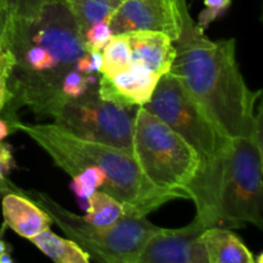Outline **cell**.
I'll use <instances>...</instances> for the list:
<instances>
[{
    "mask_svg": "<svg viewBox=\"0 0 263 263\" xmlns=\"http://www.w3.org/2000/svg\"><path fill=\"white\" fill-rule=\"evenodd\" d=\"M3 46L13 57L9 100L0 115L15 120L20 108L53 116L64 103L62 80L85 53L82 37L63 0H48L36 17L7 21Z\"/></svg>",
    "mask_w": 263,
    "mask_h": 263,
    "instance_id": "6da1fadb",
    "label": "cell"
},
{
    "mask_svg": "<svg viewBox=\"0 0 263 263\" xmlns=\"http://www.w3.org/2000/svg\"><path fill=\"white\" fill-rule=\"evenodd\" d=\"M181 31L174 41V74L204 115L228 138H253L256 103L262 91L248 87L236 61L235 39L211 40L197 25L186 0H177Z\"/></svg>",
    "mask_w": 263,
    "mask_h": 263,
    "instance_id": "7a4b0ae2",
    "label": "cell"
},
{
    "mask_svg": "<svg viewBox=\"0 0 263 263\" xmlns=\"http://www.w3.org/2000/svg\"><path fill=\"white\" fill-rule=\"evenodd\" d=\"M12 126L13 131L32 139L71 177L89 166L99 167L105 175L100 190L122 203L127 216L145 217L170 200L186 199L182 193L152 184L134 157L122 149L79 138L55 123H23L15 120Z\"/></svg>",
    "mask_w": 263,
    "mask_h": 263,
    "instance_id": "3957f363",
    "label": "cell"
},
{
    "mask_svg": "<svg viewBox=\"0 0 263 263\" xmlns=\"http://www.w3.org/2000/svg\"><path fill=\"white\" fill-rule=\"evenodd\" d=\"M144 108L163 121L197 153L199 170L189 187V199L197 208L195 217L205 228L217 226L221 172L233 139L216 127L170 72L161 76L152 99Z\"/></svg>",
    "mask_w": 263,
    "mask_h": 263,
    "instance_id": "277c9868",
    "label": "cell"
},
{
    "mask_svg": "<svg viewBox=\"0 0 263 263\" xmlns=\"http://www.w3.org/2000/svg\"><path fill=\"white\" fill-rule=\"evenodd\" d=\"M25 195L45 211L68 239L79 244L95 263H136L144 244L159 229L146 217L125 215L110 226H94L37 190Z\"/></svg>",
    "mask_w": 263,
    "mask_h": 263,
    "instance_id": "5b68a950",
    "label": "cell"
},
{
    "mask_svg": "<svg viewBox=\"0 0 263 263\" xmlns=\"http://www.w3.org/2000/svg\"><path fill=\"white\" fill-rule=\"evenodd\" d=\"M133 157L152 184L176 190L189 199L199 158L181 136L144 107L134 116Z\"/></svg>",
    "mask_w": 263,
    "mask_h": 263,
    "instance_id": "8992f818",
    "label": "cell"
},
{
    "mask_svg": "<svg viewBox=\"0 0 263 263\" xmlns=\"http://www.w3.org/2000/svg\"><path fill=\"white\" fill-rule=\"evenodd\" d=\"M262 167L263 153L251 139L231 140L218 187V228L239 229L251 223L263 229Z\"/></svg>",
    "mask_w": 263,
    "mask_h": 263,
    "instance_id": "52a82bcc",
    "label": "cell"
},
{
    "mask_svg": "<svg viewBox=\"0 0 263 263\" xmlns=\"http://www.w3.org/2000/svg\"><path fill=\"white\" fill-rule=\"evenodd\" d=\"M51 117L54 123L86 140L108 144L133 156L134 116L105 102L90 87L82 97L66 100Z\"/></svg>",
    "mask_w": 263,
    "mask_h": 263,
    "instance_id": "ba28073f",
    "label": "cell"
},
{
    "mask_svg": "<svg viewBox=\"0 0 263 263\" xmlns=\"http://www.w3.org/2000/svg\"><path fill=\"white\" fill-rule=\"evenodd\" d=\"M109 26L113 35L154 31L176 41L181 31L177 0H122Z\"/></svg>",
    "mask_w": 263,
    "mask_h": 263,
    "instance_id": "9c48e42d",
    "label": "cell"
},
{
    "mask_svg": "<svg viewBox=\"0 0 263 263\" xmlns=\"http://www.w3.org/2000/svg\"><path fill=\"white\" fill-rule=\"evenodd\" d=\"M205 229L197 217L184 228H159L144 244L136 263H198L197 240Z\"/></svg>",
    "mask_w": 263,
    "mask_h": 263,
    "instance_id": "30bf717a",
    "label": "cell"
},
{
    "mask_svg": "<svg viewBox=\"0 0 263 263\" xmlns=\"http://www.w3.org/2000/svg\"><path fill=\"white\" fill-rule=\"evenodd\" d=\"M161 76L145 66L131 63L130 67L113 77L100 74L98 81V95L105 102L118 105L123 109L144 107L152 99Z\"/></svg>",
    "mask_w": 263,
    "mask_h": 263,
    "instance_id": "8fae6325",
    "label": "cell"
},
{
    "mask_svg": "<svg viewBox=\"0 0 263 263\" xmlns=\"http://www.w3.org/2000/svg\"><path fill=\"white\" fill-rule=\"evenodd\" d=\"M4 226L31 240L53 225L50 216L25 194L9 193L2 198Z\"/></svg>",
    "mask_w": 263,
    "mask_h": 263,
    "instance_id": "7c38bea8",
    "label": "cell"
},
{
    "mask_svg": "<svg viewBox=\"0 0 263 263\" xmlns=\"http://www.w3.org/2000/svg\"><path fill=\"white\" fill-rule=\"evenodd\" d=\"M127 36L134 63L143 64L158 76L168 73L176 54L168 36L154 31H136Z\"/></svg>",
    "mask_w": 263,
    "mask_h": 263,
    "instance_id": "4fadbf2b",
    "label": "cell"
},
{
    "mask_svg": "<svg viewBox=\"0 0 263 263\" xmlns=\"http://www.w3.org/2000/svg\"><path fill=\"white\" fill-rule=\"evenodd\" d=\"M207 263H254L256 256L231 229L208 228L199 235Z\"/></svg>",
    "mask_w": 263,
    "mask_h": 263,
    "instance_id": "5bb4252c",
    "label": "cell"
},
{
    "mask_svg": "<svg viewBox=\"0 0 263 263\" xmlns=\"http://www.w3.org/2000/svg\"><path fill=\"white\" fill-rule=\"evenodd\" d=\"M30 241L54 263H91L89 254L79 244L68 238H61L50 229Z\"/></svg>",
    "mask_w": 263,
    "mask_h": 263,
    "instance_id": "9a60e30c",
    "label": "cell"
},
{
    "mask_svg": "<svg viewBox=\"0 0 263 263\" xmlns=\"http://www.w3.org/2000/svg\"><path fill=\"white\" fill-rule=\"evenodd\" d=\"M122 0H63L71 12L80 35H84L92 25L109 21Z\"/></svg>",
    "mask_w": 263,
    "mask_h": 263,
    "instance_id": "2e32d148",
    "label": "cell"
},
{
    "mask_svg": "<svg viewBox=\"0 0 263 263\" xmlns=\"http://www.w3.org/2000/svg\"><path fill=\"white\" fill-rule=\"evenodd\" d=\"M125 215L126 211L122 203L99 189L87 199L86 215L82 217L94 226H110Z\"/></svg>",
    "mask_w": 263,
    "mask_h": 263,
    "instance_id": "e0dca14e",
    "label": "cell"
},
{
    "mask_svg": "<svg viewBox=\"0 0 263 263\" xmlns=\"http://www.w3.org/2000/svg\"><path fill=\"white\" fill-rule=\"evenodd\" d=\"M100 54L103 61L100 74L113 77L130 67L133 63V55L127 33L113 35Z\"/></svg>",
    "mask_w": 263,
    "mask_h": 263,
    "instance_id": "ac0fdd59",
    "label": "cell"
},
{
    "mask_svg": "<svg viewBox=\"0 0 263 263\" xmlns=\"http://www.w3.org/2000/svg\"><path fill=\"white\" fill-rule=\"evenodd\" d=\"M105 182V175L99 167L89 166L72 177L69 189L81 202H87L97 190L102 189Z\"/></svg>",
    "mask_w": 263,
    "mask_h": 263,
    "instance_id": "d6986e66",
    "label": "cell"
},
{
    "mask_svg": "<svg viewBox=\"0 0 263 263\" xmlns=\"http://www.w3.org/2000/svg\"><path fill=\"white\" fill-rule=\"evenodd\" d=\"M48 0H0V13L7 21L33 18L40 13Z\"/></svg>",
    "mask_w": 263,
    "mask_h": 263,
    "instance_id": "ffe728a7",
    "label": "cell"
},
{
    "mask_svg": "<svg viewBox=\"0 0 263 263\" xmlns=\"http://www.w3.org/2000/svg\"><path fill=\"white\" fill-rule=\"evenodd\" d=\"M92 79V74H85L74 68L67 72L61 85V94L64 102L82 97L90 89Z\"/></svg>",
    "mask_w": 263,
    "mask_h": 263,
    "instance_id": "44dd1931",
    "label": "cell"
},
{
    "mask_svg": "<svg viewBox=\"0 0 263 263\" xmlns=\"http://www.w3.org/2000/svg\"><path fill=\"white\" fill-rule=\"evenodd\" d=\"M112 36L113 33L112 30H110L109 21L95 23L82 35V44H84L85 51H98V53H100Z\"/></svg>",
    "mask_w": 263,
    "mask_h": 263,
    "instance_id": "7402d4cb",
    "label": "cell"
},
{
    "mask_svg": "<svg viewBox=\"0 0 263 263\" xmlns=\"http://www.w3.org/2000/svg\"><path fill=\"white\" fill-rule=\"evenodd\" d=\"M203 2L205 8L198 15L197 25L205 31L213 21L217 20L230 8L231 0H203Z\"/></svg>",
    "mask_w": 263,
    "mask_h": 263,
    "instance_id": "603a6c76",
    "label": "cell"
},
{
    "mask_svg": "<svg viewBox=\"0 0 263 263\" xmlns=\"http://www.w3.org/2000/svg\"><path fill=\"white\" fill-rule=\"evenodd\" d=\"M102 54L98 51H85L74 64V69L85 74H92L102 69Z\"/></svg>",
    "mask_w": 263,
    "mask_h": 263,
    "instance_id": "cb8c5ba5",
    "label": "cell"
},
{
    "mask_svg": "<svg viewBox=\"0 0 263 263\" xmlns=\"http://www.w3.org/2000/svg\"><path fill=\"white\" fill-rule=\"evenodd\" d=\"M15 167L14 158L12 154V146L0 141V180H7L8 175Z\"/></svg>",
    "mask_w": 263,
    "mask_h": 263,
    "instance_id": "d4e9b609",
    "label": "cell"
},
{
    "mask_svg": "<svg viewBox=\"0 0 263 263\" xmlns=\"http://www.w3.org/2000/svg\"><path fill=\"white\" fill-rule=\"evenodd\" d=\"M252 141H253L254 145L263 153V108L261 100H259L258 109L256 112V126H254V133Z\"/></svg>",
    "mask_w": 263,
    "mask_h": 263,
    "instance_id": "484cf974",
    "label": "cell"
},
{
    "mask_svg": "<svg viewBox=\"0 0 263 263\" xmlns=\"http://www.w3.org/2000/svg\"><path fill=\"white\" fill-rule=\"evenodd\" d=\"M13 67V57L7 49L0 50V76L8 74L9 76L10 69Z\"/></svg>",
    "mask_w": 263,
    "mask_h": 263,
    "instance_id": "4316f807",
    "label": "cell"
},
{
    "mask_svg": "<svg viewBox=\"0 0 263 263\" xmlns=\"http://www.w3.org/2000/svg\"><path fill=\"white\" fill-rule=\"evenodd\" d=\"M8 74L0 76V113L4 109L5 104L9 100V90H8Z\"/></svg>",
    "mask_w": 263,
    "mask_h": 263,
    "instance_id": "83f0119b",
    "label": "cell"
},
{
    "mask_svg": "<svg viewBox=\"0 0 263 263\" xmlns=\"http://www.w3.org/2000/svg\"><path fill=\"white\" fill-rule=\"evenodd\" d=\"M9 193H18V194H25V190L20 189L18 186H15L9 179L7 180H0V198H3L4 195L9 194Z\"/></svg>",
    "mask_w": 263,
    "mask_h": 263,
    "instance_id": "f1b7e54d",
    "label": "cell"
},
{
    "mask_svg": "<svg viewBox=\"0 0 263 263\" xmlns=\"http://www.w3.org/2000/svg\"><path fill=\"white\" fill-rule=\"evenodd\" d=\"M5 28H7V17H5L3 13H0V50L4 49V46H3V41H4Z\"/></svg>",
    "mask_w": 263,
    "mask_h": 263,
    "instance_id": "f546056e",
    "label": "cell"
},
{
    "mask_svg": "<svg viewBox=\"0 0 263 263\" xmlns=\"http://www.w3.org/2000/svg\"><path fill=\"white\" fill-rule=\"evenodd\" d=\"M0 263H14L12 256H10V251L4 252V253L0 256Z\"/></svg>",
    "mask_w": 263,
    "mask_h": 263,
    "instance_id": "4dcf8cb0",
    "label": "cell"
},
{
    "mask_svg": "<svg viewBox=\"0 0 263 263\" xmlns=\"http://www.w3.org/2000/svg\"><path fill=\"white\" fill-rule=\"evenodd\" d=\"M8 251H10V247L8 246L7 241H4V240H2V239H0V256H2L4 252H8Z\"/></svg>",
    "mask_w": 263,
    "mask_h": 263,
    "instance_id": "1f68e13d",
    "label": "cell"
},
{
    "mask_svg": "<svg viewBox=\"0 0 263 263\" xmlns=\"http://www.w3.org/2000/svg\"><path fill=\"white\" fill-rule=\"evenodd\" d=\"M254 263H263V254L259 253L258 256L256 257V261H254Z\"/></svg>",
    "mask_w": 263,
    "mask_h": 263,
    "instance_id": "d6a6232c",
    "label": "cell"
}]
</instances>
